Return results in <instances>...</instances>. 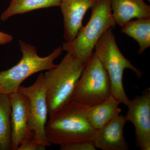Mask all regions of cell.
Masks as SVG:
<instances>
[{"label": "cell", "instance_id": "obj_1", "mask_svg": "<svg viewBox=\"0 0 150 150\" xmlns=\"http://www.w3.org/2000/svg\"><path fill=\"white\" fill-rule=\"evenodd\" d=\"M88 107L71 100L50 117L45 129L49 146L93 142L96 130L88 120Z\"/></svg>", "mask_w": 150, "mask_h": 150}, {"label": "cell", "instance_id": "obj_2", "mask_svg": "<svg viewBox=\"0 0 150 150\" xmlns=\"http://www.w3.org/2000/svg\"><path fill=\"white\" fill-rule=\"evenodd\" d=\"M86 65L72 53L67 52L59 64L43 74L49 117L71 101Z\"/></svg>", "mask_w": 150, "mask_h": 150}, {"label": "cell", "instance_id": "obj_3", "mask_svg": "<svg viewBox=\"0 0 150 150\" xmlns=\"http://www.w3.org/2000/svg\"><path fill=\"white\" fill-rule=\"evenodd\" d=\"M89 20L82 27L75 39L63 44V50L70 52L86 64L93 54L95 47L103 34L114 27L111 0H96L91 8Z\"/></svg>", "mask_w": 150, "mask_h": 150}, {"label": "cell", "instance_id": "obj_4", "mask_svg": "<svg viewBox=\"0 0 150 150\" xmlns=\"http://www.w3.org/2000/svg\"><path fill=\"white\" fill-rule=\"evenodd\" d=\"M98 59L108 74L111 85V95L128 106L130 100L127 96L123 85V75L126 69L134 72L139 79L142 76L141 71L133 66L118 48L112 28L106 31L96 43L94 48Z\"/></svg>", "mask_w": 150, "mask_h": 150}, {"label": "cell", "instance_id": "obj_5", "mask_svg": "<svg viewBox=\"0 0 150 150\" xmlns=\"http://www.w3.org/2000/svg\"><path fill=\"white\" fill-rule=\"evenodd\" d=\"M22 57L17 64L0 72V93L10 95L16 92L25 79L35 73L56 67L54 61L62 54L59 47L46 57H40L36 48L19 40Z\"/></svg>", "mask_w": 150, "mask_h": 150}, {"label": "cell", "instance_id": "obj_6", "mask_svg": "<svg viewBox=\"0 0 150 150\" xmlns=\"http://www.w3.org/2000/svg\"><path fill=\"white\" fill-rule=\"evenodd\" d=\"M111 95L108 74L93 53L76 84L72 100L91 106L101 103Z\"/></svg>", "mask_w": 150, "mask_h": 150}, {"label": "cell", "instance_id": "obj_7", "mask_svg": "<svg viewBox=\"0 0 150 150\" xmlns=\"http://www.w3.org/2000/svg\"><path fill=\"white\" fill-rule=\"evenodd\" d=\"M43 76L41 73L32 85L28 87L21 86L17 91L28 100V127L34 134V139L45 150L49 145L45 131L48 110Z\"/></svg>", "mask_w": 150, "mask_h": 150}, {"label": "cell", "instance_id": "obj_8", "mask_svg": "<svg viewBox=\"0 0 150 150\" xmlns=\"http://www.w3.org/2000/svg\"><path fill=\"white\" fill-rule=\"evenodd\" d=\"M125 116L126 122H131L135 131L136 145L142 150H150V89L130 100Z\"/></svg>", "mask_w": 150, "mask_h": 150}, {"label": "cell", "instance_id": "obj_9", "mask_svg": "<svg viewBox=\"0 0 150 150\" xmlns=\"http://www.w3.org/2000/svg\"><path fill=\"white\" fill-rule=\"evenodd\" d=\"M11 113V150H17L23 140L34 138L28 126L29 105L27 98L16 92L10 95Z\"/></svg>", "mask_w": 150, "mask_h": 150}, {"label": "cell", "instance_id": "obj_10", "mask_svg": "<svg viewBox=\"0 0 150 150\" xmlns=\"http://www.w3.org/2000/svg\"><path fill=\"white\" fill-rule=\"evenodd\" d=\"M96 0H61L60 7L64 22V38L66 42L75 39L82 27L84 16Z\"/></svg>", "mask_w": 150, "mask_h": 150}, {"label": "cell", "instance_id": "obj_11", "mask_svg": "<svg viewBox=\"0 0 150 150\" xmlns=\"http://www.w3.org/2000/svg\"><path fill=\"white\" fill-rule=\"evenodd\" d=\"M125 116L118 115L102 128L97 130L93 143L103 150H127L129 145L123 134L126 123Z\"/></svg>", "mask_w": 150, "mask_h": 150}, {"label": "cell", "instance_id": "obj_12", "mask_svg": "<svg viewBox=\"0 0 150 150\" xmlns=\"http://www.w3.org/2000/svg\"><path fill=\"white\" fill-rule=\"evenodd\" d=\"M115 24L122 27L134 18H150V7L143 0H111Z\"/></svg>", "mask_w": 150, "mask_h": 150}, {"label": "cell", "instance_id": "obj_13", "mask_svg": "<svg viewBox=\"0 0 150 150\" xmlns=\"http://www.w3.org/2000/svg\"><path fill=\"white\" fill-rule=\"evenodd\" d=\"M120 103L112 95L99 104L88 106L86 115L88 122L96 130L102 128L113 118L120 115Z\"/></svg>", "mask_w": 150, "mask_h": 150}, {"label": "cell", "instance_id": "obj_14", "mask_svg": "<svg viewBox=\"0 0 150 150\" xmlns=\"http://www.w3.org/2000/svg\"><path fill=\"white\" fill-rule=\"evenodd\" d=\"M121 32L139 44L138 53L142 54L150 46V18L131 21L122 27Z\"/></svg>", "mask_w": 150, "mask_h": 150}, {"label": "cell", "instance_id": "obj_15", "mask_svg": "<svg viewBox=\"0 0 150 150\" xmlns=\"http://www.w3.org/2000/svg\"><path fill=\"white\" fill-rule=\"evenodd\" d=\"M61 0H12L7 8L2 13L1 19L5 21L11 17L35 10L60 6Z\"/></svg>", "mask_w": 150, "mask_h": 150}, {"label": "cell", "instance_id": "obj_16", "mask_svg": "<svg viewBox=\"0 0 150 150\" xmlns=\"http://www.w3.org/2000/svg\"><path fill=\"white\" fill-rule=\"evenodd\" d=\"M11 113L10 95L0 93V150H11Z\"/></svg>", "mask_w": 150, "mask_h": 150}, {"label": "cell", "instance_id": "obj_17", "mask_svg": "<svg viewBox=\"0 0 150 150\" xmlns=\"http://www.w3.org/2000/svg\"><path fill=\"white\" fill-rule=\"evenodd\" d=\"M62 150H96V148L92 142H81L61 146Z\"/></svg>", "mask_w": 150, "mask_h": 150}, {"label": "cell", "instance_id": "obj_18", "mask_svg": "<svg viewBox=\"0 0 150 150\" xmlns=\"http://www.w3.org/2000/svg\"><path fill=\"white\" fill-rule=\"evenodd\" d=\"M43 150L34 138L23 140L18 148L17 150Z\"/></svg>", "mask_w": 150, "mask_h": 150}, {"label": "cell", "instance_id": "obj_19", "mask_svg": "<svg viewBox=\"0 0 150 150\" xmlns=\"http://www.w3.org/2000/svg\"><path fill=\"white\" fill-rule=\"evenodd\" d=\"M13 40V37L11 35L4 32H0V45L11 43Z\"/></svg>", "mask_w": 150, "mask_h": 150}, {"label": "cell", "instance_id": "obj_20", "mask_svg": "<svg viewBox=\"0 0 150 150\" xmlns=\"http://www.w3.org/2000/svg\"><path fill=\"white\" fill-rule=\"evenodd\" d=\"M148 1H150V0H148Z\"/></svg>", "mask_w": 150, "mask_h": 150}]
</instances>
